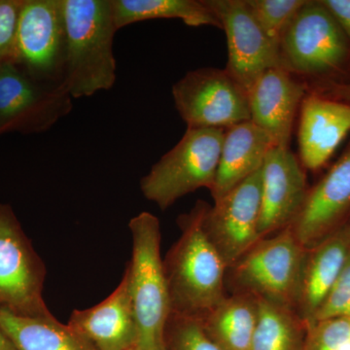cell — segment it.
<instances>
[{"mask_svg": "<svg viewBox=\"0 0 350 350\" xmlns=\"http://www.w3.org/2000/svg\"><path fill=\"white\" fill-rule=\"evenodd\" d=\"M220 21L228 45L226 70L250 92L262 73L280 66L278 46L262 31L243 0H204Z\"/></svg>", "mask_w": 350, "mask_h": 350, "instance_id": "cell-11", "label": "cell"}, {"mask_svg": "<svg viewBox=\"0 0 350 350\" xmlns=\"http://www.w3.org/2000/svg\"><path fill=\"white\" fill-rule=\"evenodd\" d=\"M24 0H0V64L13 63Z\"/></svg>", "mask_w": 350, "mask_h": 350, "instance_id": "cell-27", "label": "cell"}, {"mask_svg": "<svg viewBox=\"0 0 350 350\" xmlns=\"http://www.w3.org/2000/svg\"><path fill=\"white\" fill-rule=\"evenodd\" d=\"M0 329L16 350H96L79 332L53 314L22 317L0 310Z\"/></svg>", "mask_w": 350, "mask_h": 350, "instance_id": "cell-20", "label": "cell"}, {"mask_svg": "<svg viewBox=\"0 0 350 350\" xmlns=\"http://www.w3.org/2000/svg\"><path fill=\"white\" fill-rule=\"evenodd\" d=\"M347 224H349V228H350V217H349V221H347Z\"/></svg>", "mask_w": 350, "mask_h": 350, "instance_id": "cell-32", "label": "cell"}, {"mask_svg": "<svg viewBox=\"0 0 350 350\" xmlns=\"http://www.w3.org/2000/svg\"><path fill=\"white\" fill-rule=\"evenodd\" d=\"M131 350H135V349H131Z\"/></svg>", "mask_w": 350, "mask_h": 350, "instance_id": "cell-33", "label": "cell"}, {"mask_svg": "<svg viewBox=\"0 0 350 350\" xmlns=\"http://www.w3.org/2000/svg\"><path fill=\"white\" fill-rule=\"evenodd\" d=\"M280 66L308 85L350 81V41L322 0H306L278 42Z\"/></svg>", "mask_w": 350, "mask_h": 350, "instance_id": "cell-3", "label": "cell"}, {"mask_svg": "<svg viewBox=\"0 0 350 350\" xmlns=\"http://www.w3.org/2000/svg\"><path fill=\"white\" fill-rule=\"evenodd\" d=\"M66 57L62 87L72 98L109 91L117 79L111 0H63Z\"/></svg>", "mask_w": 350, "mask_h": 350, "instance_id": "cell-2", "label": "cell"}, {"mask_svg": "<svg viewBox=\"0 0 350 350\" xmlns=\"http://www.w3.org/2000/svg\"><path fill=\"white\" fill-rule=\"evenodd\" d=\"M68 324L96 350L135 349L138 327L126 269L110 296L92 308L73 310Z\"/></svg>", "mask_w": 350, "mask_h": 350, "instance_id": "cell-17", "label": "cell"}, {"mask_svg": "<svg viewBox=\"0 0 350 350\" xmlns=\"http://www.w3.org/2000/svg\"><path fill=\"white\" fill-rule=\"evenodd\" d=\"M131 260L126 266L138 327L135 350H165V328L170 314L161 257L160 221L144 211L131 219Z\"/></svg>", "mask_w": 350, "mask_h": 350, "instance_id": "cell-4", "label": "cell"}, {"mask_svg": "<svg viewBox=\"0 0 350 350\" xmlns=\"http://www.w3.org/2000/svg\"><path fill=\"white\" fill-rule=\"evenodd\" d=\"M259 301L244 294H230L200 320L209 338L221 350H250L256 328Z\"/></svg>", "mask_w": 350, "mask_h": 350, "instance_id": "cell-21", "label": "cell"}, {"mask_svg": "<svg viewBox=\"0 0 350 350\" xmlns=\"http://www.w3.org/2000/svg\"><path fill=\"white\" fill-rule=\"evenodd\" d=\"M188 129H226L250 121L248 93L226 69L189 71L172 90Z\"/></svg>", "mask_w": 350, "mask_h": 350, "instance_id": "cell-8", "label": "cell"}, {"mask_svg": "<svg viewBox=\"0 0 350 350\" xmlns=\"http://www.w3.org/2000/svg\"><path fill=\"white\" fill-rule=\"evenodd\" d=\"M208 206L198 200L188 213L179 216L180 237L163 260L170 314L200 321L229 295L227 267L204 229Z\"/></svg>", "mask_w": 350, "mask_h": 350, "instance_id": "cell-1", "label": "cell"}, {"mask_svg": "<svg viewBox=\"0 0 350 350\" xmlns=\"http://www.w3.org/2000/svg\"><path fill=\"white\" fill-rule=\"evenodd\" d=\"M350 217V144L317 185L308 191L298 217L289 226L306 250L342 228Z\"/></svg>", "mask_w": 350, "mask_h": 350, "instance_id": "cell-14", "label": "cell"}, {"mask_svg": "<svg viewBox=\"0 0 350 350\" xmlns=\"http://www.w3.org/2000/svg\"><path fill=\"white\" fill-rule=\"evenodd\" d=\"M350 252V228L347 222L324 241L306 250L296 312L312 325L344 269Z\"/></svg>", "mask_w": 350, "mask_h": 350, "instance_id": "cell-18", "label": "cell"}, {"mask_svg": "<svg viewBox=\"0 0 350 350\" xmlns=\"http://www.w3.org/2000/svg\"><path fill=\"white\" fill-rule=\"evenodd\" d=\"M71 109L63 87L39 83L13 63L0 64V135L42 133Z\"/></svg>", "mask_w": 350, "mask_h": 350, "instance_id": "cell-10", "label": "cell"}, {"mask_svg": "<svg viewBox=\"0 0 350 350\" xmlns=\"http://www.w3.org/2000/svg\"><path fill=\"white\" fill-rule=\"evenodd\" d=\"M261 204L262 169L207 208L204 232L227 268L261 239Z\"/></svg>", "mask_w": 350, "mask_h": 350, "instance_id": "cell-12", "label": "cell"}, {"mask_svg": "<svg viewBox=\"0 0 350 350\" xmlns=\"http://www.w3.org/2000/svg\"><path fill=\"white\" fill-rule=\"evenodd\" d=\"M0 350H16L12 342L9 340L1 329H0Z\"/></svg>", "mask_w": 350, "mask_h": 350, "instance_id": "cell-31", "label": "cell"}, {"mask_svg": "<svg viewBox=\"0 0 350 350\" xmlns=\"http://www.w3.org/2000/svg\"><path fill=\"white\" fill-rule=\"evenodd\" d=\"M308 91L350 105V81L308 85Z\"/></svg>", "mask_w": 350, "mask_h": 350, "instance_id": "cell-29", "label": "cell"}, {"mask_svg": "<svg viewBox=\"0 0 350 350\" xmlns=\"http://www.w3.org/2000/svg\"><path fill=\"white\" fill-rule=\"evenodd\" d=\"M306 0H243L257 24L278 46L283 31Z\"/></svg>", "mask_w": 350, "mask_h": 350, "instance_id": "cell-24", "label": "cell"}, {"mask_svg": "<svg viewBox=\"0 0 350 350\" xmlns=\"http://www.w3.org/2000/svg\"><path fill=\"white\" fill-rule=\"evenodd\" d=\"M306 254L290 227L260 239L227 268V292L296 310Z\"/></svg>", "mask_w": 350, "mask_h": 350, "instance_id": "cell-5", "label": "cell"}, {"mask_svg": "<svg viewBox=\"0 0 350 350\" xmlns=\"http://www.w3.org/2000/svg\"><path fill=\"white\" fill-rule=\"evenodd\" d=\"M335 16L350 41V0H322Z\"/></svg>", "mask_w": 350, "mask_h": 350, "instance_id": "cell-30", "label": "cell"}, {"mask_svg": "<svg viewBox=\"0 0 350 350\" xmlns=\"http://www.w3.org/2000/svg\"><path fill=\"white\" fill-rule=\"evenodd\" d=\"M308 191L305 170L291 149L273 147L262 167L260 239L289 227L300 214Z\"/></svg>", "mask_w": 350, "mask_h": 350, "instance_id": "cell-13", "label": "cell"}, {"mask_svg": "<svg viewBox=\"0 0 350 350\" xmlns=\"http://www.w3.org/2000/svg\"><path fill=\"white\" fill-rule=\"evenodd\" d=\"M165 350H221L200 320L170 314L165 328Z\"/></svg>", "mask_w": 350, "mask_h": 350, "instance_id": "cell-25", "label": "cell"}, {"mask_svg": "<svg viewBox=\"0 0 350 350\" xmlns=\"http://www.w3.org/2000/svg\"><path fill=\"white\" fill-rule=\"evenodd\" d=\"M338 317L350 319V252L342 273L315 315L313 323Z\"/></svg>", "mask_w": 350, "mask_h": 350, "instance_id": "cell-28", "label": "cell"}, {"mask_svg": "<svg viewBox=\"0 0 350 350\" xmlns=\"http://www.w3.org/2000/svg\"><path fill=\"white\" fill-rule=\"evenodd\" d=\"M275 146L273 138L253 122L226 129L217 174L211 190L214 202L261 170L267 154Z\"/></svg>", "mask_w": 350, "mask_h": 350, "instance_id": "cell-19", "label": "cell"}, {"mask_svg": "<svg viewBox=\"0 0 350 350\" xmlns=\"http://www.w3.org/2000/svg\"><path fill=\"white\" fill-rule=\"evenodd\" d=\"M299 113L300 162L317 172L350 133V105L308 91Z\"/></svg>", "mask_w": 350, "mask_h": 350, "instance_id": "cell-16", "label": "cell"}, {"mask_svg": "<svg viewBox=\"0 0 350 350\" xmlns=\"http://www.w3.org/2000/svg\"><path fill=\"white\" fill-rule=\"evenodd\" d=\"M46 275L12 207L0 204V310L22 317L52 315L43 298Z\"/></svg>", "mask_w": 350, "mask_h": 350, "instance_id": "cell-7", "label": "cell"}, {"mask_svg": "<svg viewBox=\"0 0 350 350\" xmlns=\"http://www.w3.org/2000/svg\"><path fill=\"white\" fill-rule=\"evenodd\" d=\"M308 93V83L284 68L269 69L248 92L250 121L266 131L276 146L289 147L295 119Z\"/></svg>", "mask_w": 350, "mask_h": 350, "instance_id": "cell-15", "label": "cell"}, {"mask_svg": "<svg viewBox=\"0 0 350 350\" xmlns=\"http://www.w3.org/2000/svg\"><path fill=\"white\" fill-rule=\"evenodd\" d=\"M64 57L63 0H24L13 64L39 83L62 86Z\"/></svg>", "mask_w": 350, "mask_h": 350, "instance_id": "cell-9", "label": "cell"}, {"mask_svg": "<svg viewBox=\"0 0 350 350\" xmlns=\"http://www.w3.org/2000/svg\"><path fill=\"white\" fill-rule=\"evenodd\" d=\"M224 129H188L140 180L145 199L167 211L176 200L200 188H213L217 174Z\"/></svg>", "mask_w": 350, "mask_h": 350, "instance_id": "cell-6", "label": "cell"}, {"mask_svg": "<svg viewBox=\"0 0 350 350\" xmlns=\"http://www.w3.org/2000/svg\"><path fill=\"white\" fill-rule=\"evenodd\" d=\"M117 29L144 21L181 20L189 27L213 25L222 29L220 21L204 0H111Z\"/></svg>", "mask_w": 350, "mask_h": 350, "instance_id": "cell-22", "label": "cell"}, {"mask_svg": "<svg viewBox=\"0 0 350 350\" xmlns=\"http://www.w3.org/2000/svg\"><path fill=\"white\" fill-rule=\"evenodd\" d=\"M308 330L296 310L259 301L250 350H306Z\"/></svg>", "mask_w": 350, "mask_h": 350, "instance_id": "cell-23", "label": "cell"}, {"mask_svg": "<svg viewBox=\"0 0 350 350\" xmlns=\"http://www.w3.org/2000/svg\"><path fill=\"white\" fill-rule=\"evenodd\" d=\"M306 350H350V319L338 317L308 326Z\"/></svg>", "mask_w": 350, "mask_h": 350, "instance_id": "cell-26", "label": "cell"}]
</instances>
